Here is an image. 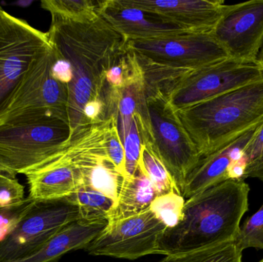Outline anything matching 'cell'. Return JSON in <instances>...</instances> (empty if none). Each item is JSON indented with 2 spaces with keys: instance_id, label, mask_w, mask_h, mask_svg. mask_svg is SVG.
<instances>
[{
  "instance_id": "cell-33",
  "label": "cell",
  "mask_w": 263,
  "mask_h": 262,
  "mask_svg": "<svg viewBox=\"0 0 263 262\" xmlns=\"http://www.w3.org/2000/svg\"><path fill=\"white\" fill-rule=\"evenodd\" d=\"M1 175H6V176H10L12 178H15V175L0 162V176Z\"/></svg>"
},
{
  "instance_id": "cell-29",
  "label": "cell",
  "mask_w": 263,
  "mask_h": 262,
  "mask_svg": "<svg viewBox=\"0 0 263 262\" xmlns=\"http://www.w3.org/2000/svg\"><path fill=\"white\" fill-rule=\"evenodd\" d=\"M24 187L15 178L0 176V208L18 207L26 203Z\"/></svg>"
},
{
  "instance_id": "cell-31",
  "label": "cell",
  "mask_w": 263,
  "mask_h": 262,
  "mask_svg": "<svg viewBox=\"0 0 263 262\" xmlns=\"http://www.w3.org/2000/svg\"><path fill=\"white\" fill-rule=\"evenodd\" d=\"M248 178H258L263 183V163L252 170L249 171L244 176V179Z\"/></svg>"
},
{
  "instance_id": "cell-23",
  "label": "cell",
  "mask_w": 263,
  "mask_h": 262,
  "mask_svg": "<svg viewBox=\"0 0 263 262\" xmlns=\"http://www.w3.org/2000/svg\"><path fill=\"white\" fill-rule=\"evenodd\" d=\"M139 163L145 169L159 195H166L171 192L179 194L173 178L162 162L153 152L149 143H142Z\"/></svg>"
},
{
  "instance_id": "cell-30",
  "label": "cell",
  "mask_w": 263,
  "mask_h": 262,
  "mask_svg": "<svg viewBox=\"0 0 263 262\" xmlns=\"http://www.w3.org/2000/svg\"><path fill=\"white\" fill-rule=\"evenodd\" d=\"M52 72L54 78L63 84L68 86L72 81V71L70 64L69 62L60 58L58 55H57V59L52 66Z\"/></svg>"
},
{
  "instance_id": "cell-22",
  "label": "cell",
  "mask_w": 263,
  "mask_h": 262,
  "mask_svg": "<svg viewBox=\"0 0 263 262\" xmlns=\"http://www.w3.org/2000/svg\"><path fill=\"white\" fill-rule=\"evenodd\" d=\"M242 252L233 241L168 255L160 262H242Z\"/></svg>"
},
{
  "instance_id": "cell-15",
  "label": "cell",
  "mask_w": 263,
  "mask_h": 262,
  "mask_svg": "<svg viewBox=\"0 0 263 262\" xmlns=\"http://www.w3.org/2000/svg\"><path fill=\"white\" fill-rule=\"evenodd\" d=\"M98 13L128 41L152 39L190 32L152 12L125 6L119 0L100 1Z\"/></svg>"
},
{
  "instance_id": "cell-32",
  "label": "cell",
  "mask_w": 263,
  "mask_h": 262,
  "mask_svg": "<svg viewBox=\"0 0 263 262\" xmlns=\"http://www.w3.org/2000/svg\"><path fill=\"white\" fill-rule=\"evenodd\" d=\"M30 198H27L26 203L22 205V206H18V207L0 208V218H4L5 216H8L11 212H18V211L21 210L22 209H23V208L30 201Z\"/></svg>"
},
{
  "instance_id": "cell-25",
  "label": "cell",
  "mask_w": 263,
  "mask_h": 262,
  "mask_svg": "<svg viewBox=\"0 0 263 262\" xmlns=\"http://www.w3.org/2000/svg\"><path fill=\"white\" fill-rule=\"evenodd\" d=\"M235 243L242 252L250 248L263 251V203L259 210L240 226Z\"/></svg>"
},
{
  "instance_id": "cell-2",
  "label": "cell",
  "mask_w": 263,
  "mask_h": 262,
  "mask_svg": "<svg viewBox=\"0 0 263 262\" xmlns=\"http://www.w3.org/2000/svg\"><path fill=\"white\" fill-rule=\"evenodd\" d=\"M250 186L229 179L185 200L182 218L167 229L159 243V255H177L236 241L249 210Z\"/></svg>"
},
{
  "instance_id": "cell-16",
  "label": "cell",
  "mask_w": 263,
  "mask_h": 262,
  "mask_svg": "<svg viewBox=\"0 0 263 262\" xmlns=\"http://www.w3.org/2000/svg\"><path fill=\"white\" fill-rule=\"evenodd\" d=\"M259 126V125L253 128L216 152L206 156L200 157L196 166L187 176L182 197L185 200L189 199L213 186L229 180V169L233 163L241 158L242 152L251 141Z\"/></svg>"
},
{
  "instance_id": "cell-26",
  "label": "cell",
  "mask_w": 263,
  "mask_h": 262,
  "mask_svg": "<svg viewBox=\"0 0 263 262\" xmlns=\"http://www.w3.org/2000/svg\"><path fill=\"white\" fill-rule=\"evenodd\" d=\"M142 143L143 140L141 133L140 126L137 113H136L133 115L129 132L123 143L126 161V177L132 176L139 166Z\"/></svg>"
},
{
  "instance_id": "cell-3",
  "label": "cell",
  "mask_w": 263,
  "mask_h": 262,
  "mask_svg": "<svg viewBox=\"0 0 263 262\" xmlns=\"http://www.w3.org/2000/svg\"><path fill=\"white\" fill-rule=\"evenodd\" d=\"M200 157L263 122V79L176 111Z\"/></svg>"
},
{
  "instance_id": "cell-8",
  "label": "cell",
  "mask_w": 263,
  "mask_h": 262,
  "mask_svg": "<svg viewBox=\"0 0 263 262\" xmlns=\"http://www.w3.org/2000/svg\"><path fill=\"white\" fill-rule=\"evenodd\" d=\"M50 47L46 32L0 11V117L32 63Z\"/></svg>"
},
{
  "instance_id": "cell-13",
  "label": "cell",
  "mask_w": 263,
  "mask_h": 262,
  "mask_svg": "<svg viewBox=\"0 0 263 262\" xmlns=\"http://www.w3.org/2000/svg\"><path fill=\"white\" fill-rule=\"evenodd\" d=\"M212 34L231 58L257 61L263 45V0L229 5Z\"/></svg>"
},
{
  "instance_id": "cell-7",
  "label": "cell",
  "mask_w": 263,
  "mask_h": 262,
  "mask_svg": "<svg viewBox=\"0 0 263 262\" xmlns=\"http://www.w3.org/2000/svg\"><path fill=\"white\" fill-rule=\"evenodd\" d=\"M57 53L52 46L36 58L15 91L0 123L17 118L50 116L68 121L67 85L52 75Z\"/></svg>"
},
{
  "instance_id": "cell-21",
  "label": "cell",
  "mask_w": 263,
  "mask_h": 262,
  "mask_svg": "<svg viewBox=\"0 0 263 262\" xmlns=\"http://www.w3.org/2000/svg\"><path fill=\"white\" fill-rule=\"evenodd\" d=\"M143 80L142 68L136 53L126 45L116 57L106 74V84L122 89Z\"/></svg>"
},
{
  "instance_id": "cell-4",
  "label": "cell",
  "mask_w": 263,
  "mask_h": 262,
  "mask_svg": "<svg viewBox=\"0 0 263 262\" xmlns=\"http://www.w3.org/2000/svg\"><path fill=\"white\" fill-rule=\"evenodd\" d=\"M71 135L69 123L55 117L0 123V162L13 174L44 166L63 150Z\"/></svg>"
},
{
  "instance_id": "cell-19",
  "label": "cell",
  "mask_w": 263,
  "mask_h": 262,
  "mask_svg": "<svg viewBox=\"0 0 263 262\" xmlns=\"http://www.w3.org/2000/svg\"><path fill=\"white\" fill-rule=\"evenodd\" d=\"M69 198L78 207L80 219L86 221H107L115 204L109 197L85 184L80 185Z\"/></svg>"
},
{
  "instance_id": "cell-5",
  "label": "cell",
  "mask_w": 263,
  "mask_h": 262,
  "mask_svg": "<svg viewBox=\"0 0 263 262\" xmlns=\"http://www.w3.org/2000/svg\"><path fill=\"white\" fill-rule=\"evenodd\" d=\"M78 219V207L69 197L32 200L0 238V262L17 261L36 253L62 229Z\"/></svg>"
},
{
  "instance_id": "cell-12",
  "label": "cell",
  "mask_w": 263,
  "mask_h": 262,
  "mask_svg": "<svg viewBox=\"0 0 263 262\" xmlns=\"http://www.w3.org/2000/svg\"><path fill=\"white\" fill-rule=\"evenodd\" d=\"M91 124L79 128L66 146L49 163L26 174L29 197L33 201L67 198L83 183L80 158L90 132Z\"/></svg>"
},
{
  "instance_id": "cell-6",
  "label": "cell",
  "mask_w": 263,
  "mask_h": 262,
  "mask_svg": "<svg viewBox=\"0 0 263 262\" xmlns=\"http://www.w3.org/2000/svg\"><path fill=\"white\" fill-rule=\"evenodd\" d=\"M145 101L150 146L182 195L187 176L200 155L166 97L155 94L145 96Z\"/></svg>"
},
{
  "instance_id": "cell-27",
  "label": "cell",
  "mask_w": 263,
  "mask_h": 262,
  "mask_svg": "<svg viewBox=\"0 0 263 262\" xmlns=\"http://www.w3.org/2000/svg\"><path fill=\"white\" fill-rule=\"evenodd\" d=\"M235 163L246 171L245 175L249 171L262 164L263 122L262 124L259 125L251 141L244 149L241 158Z\"/></svg>"
},
{
  "instance_id": "cell-35",
  "label": "cell",
  "mask_w": 263,
  "mask_h": 262,
  "mask_svg": "<svg viewBox=\"0 0 263 262\" xmlns=\"http://www.w3.org/2000/svg\"><path fill=\"white\" fill-rule=\"evenodd\" d=\"M259 262H263V258H262V259L260 260V261H259Z\"/></svg>"
},
{
  "instance_id": "cell-17",
  "label": "cell",
  "mask_w": 263,
  "mask_h": 262,
  "mask_svg": "<svg viewBox=\"0 0 263 262\" xmlns=\"http://www.w3.org/2000/svg\"><path fill=\"white\" fill-rule=\"evenodd\" d=\"M107 221L78 219L62 229L43 249L28 258L11 262H54L71 251L85 249L104 229Z\"/></svg>"
},
{
  "instance_id": "cell-24",
  "label": "cell",
  "mask_w": 263,
  "mask_h": 262,
  "mask_svg": "<svg viewBox=\"0 0 263 262\" xmlns=\"http://www.w3.org/2000/svg\"><path fill=\"white\" fill-rule=\"evenodd\" d=\"M185 199L176 192L159 195L150 206V209L168 227H174L180 221Z\"/></svg>"
},
{
  "instance_id": "cell-9",
  "label": "cell",
  "mask_w": 263,
  "mask_h": 262,
  "mask_svg": "<svg viewBox=\"0 0 263 262\" xmlns=\"http://www.w3.org/2000/svg\"><path fill=\"white\" fill-rule=\"evenodd\" d=\"M262 79L263 69L257 61L229 57L191 71L167 99L176 112Z\"/></svg>"
},
{
  "instance_id": "cell-20",
  "label": "cell",
  "mask_w": 263,
  "mask_h": 262,
  "mask_svg": "<svg viewBox=\"0 0 263 262\" xmlns=\"http://www.w3.org/2000/svg\"><path fill=\"white\" fill-rule=\"evenodd\" d=\"M100 4L97 0H43L41 7L50 12L52 19L86 23L98 18Z\"/></svg>"
},
{
  "instance_id": "cell-34",
  "label": "cell",
  "mask_w": 263,
  "mask_h": 262,
  "mask_svg": "<svg viewBox=\"0 0 263 262\" xmlns=\"http://www.w3.org/2000/svg\"><path fill=\"white\" fill-rule=\"evenodd\" d=\"M257 62L263 69V45L262 48H261L260 52H259V55H258Z\"/></svg>"
},
{
  "instance_id": "cell-10",
  "label": "cell",
  "mask_w": 263,
  "mask_h": 262,
  "mask_svg": "<svg viewBox=\"0 0 263 262\" xmlns=\"http://www.w3.org/2000/svg\"><path fill=\"white\" fill-rule=\"evenodd\" d=\"M139 58L172 69L195 70L228 58L212 32H184L152 39L129 40Z\"/></svg>"
},
{
  "instance_id": "cell-36",
  "label": "cell",
  "mask_w": 263,
  "mask_h": 262,
  "mask_svg": "<svg viewBox=\"0 0 263 262\" xmlns=\"http://www.w3.org/2000/svg\"><path fill=\"white\" fill-rule=\"evenodd\" d=\"M2 10V8H1V6H0V11Z\"/></svg>"
},
{
  "instance_id": "cell-28",
  "label": "cell",
  "mask_w": 263,
  "mask_h": 262,
  "mask_svg": "<svg viewBox=\"0 0 263 262\" xmlns=\"http://www.w3.org/2000/svg\"><path fill=\"white\" fill-rule=\"evenodd\" d=\"M106 151L109 159L114 163L123 178L126 177L124 148L117 129V119L112 117L109 125L106 139Z\"/></svg>"
},
{
  "instance_id": "cell-11",
  "label": "cell",
  "mask_w": 263,
  "mask_h": 262,
  "mask_svg": "<svg viewBox=\"0 0 263 262\" xmlns=\"http://www.w3.org/2000/svg\"><path fill=\"white\" fill-rule=\"evenodd\" d=\"M168 229L149 209L123 219L107 221L85 249L89 255L135 260L159 255V243Z\"/></svg>"
},
{
  "instance_id": "cell-14",
  "label": "cell",
  "mask_w": 263,
  "mask_h": 262,
  "mask_svg": "<svg viewBox=\"0 0 263 262\" xmlns=\"http://www.w3.org/2000/svg\"><path fill=\"white\" fill-rule=\"evenodd\" d=\"M125 6L152 12L185 30L212 32L229 5L222 0H119Z\"/></svg>"
},
{
  "instance_id": "cell-18",
  "label": "cell",
  "mask_w": 263,
  "mask_h": 262,
  "mask_svg": "<svg viewBox=\"0 0 263 262\" xmlns=\"http://www.w3.org/2000/svg\"><path fill=\"white\" fill-rule=\"evenodd\" d=\"M159 196L142 165L122 182L117 201L108 214L107 221L123 219L148 210Z\"/></svg>"
},
{
  "instance_id": "cell-1",
  "label": "cell",
  "mask_w": 263,
  "mask_h": 262,
  "mask_svg": "<svg viewBox=\"0 0 263 262\" xmlns=\"http://www.w3.org/2000/svg\"><path fill=\"white\" fill-rule=\"evenodd\" d=\"M46 33L57 55L69 62L72 68V81L67 86L68 121L72 135L89 124L83 109L89 102L102 101L106 72L128 40L100 15L86 23L52 19Z\"/></svg>"
}]
</instances>
